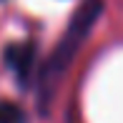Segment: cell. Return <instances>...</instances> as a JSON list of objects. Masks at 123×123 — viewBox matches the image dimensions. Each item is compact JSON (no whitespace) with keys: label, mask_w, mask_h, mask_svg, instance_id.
<instances>
[{"label":"cell","mask_w":123,"mask_h":123,"mask_svg":"<svg viewBox=\"0 0 123 123\" xmlns=\"http://www.w3.org/2000/svg\"><path fill=\"white\" fill-rule=\"evenodd\" d=\"M100 13H103V0H80V5L73 10L68 28L63 30L60 40L55 43L50 58L38 70V108H40V113H45V108L50 105L58 86L63 83V75L68 73L80 45L93 33Z\"/></svg>","instance_id":"cell-1"},{"label":"cell","mask_w":123,"mask_h":123,"mask_svg":"<svg viewBox=\"0 0 123 123\" xmlns=\"http://www.w3.org/2000/svg\"><path fill=\"white\" fill-rule=\"evenodd\" d=\"M5 65L15 73L20 86H28L33 75V65H35V45L30 40H20V43H13V45L5 48Z\"/></svg>","instance_id":"cell-2"},{"label":"cell","mask_w":123,"mask_h":123,"mask_svg":"<svg viewBox=\"0 0 123 123\" xmlns=\"http://www.w3.org/2000/svg\"><path fill=\"white\" fill-rule=\"evenodd\" d=\"M0 123H28V113L13 100H0Z\"/></svg>","instance_id":"cell-3"}]
</instances>
